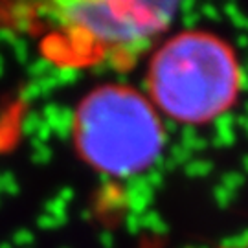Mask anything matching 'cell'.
<instances>
[{
    "mask_svg": "<svg viewBox=\"0 0 248 248\" xmlns=\"http://www.w3.org/2000/svg\"><path fill=\"white\" fill-rule=\"evenodd\" d=\"M177 6L166 2H46L0 8L2 24L30 31L57 66H133L156 43Z\"/></svg>",
    "mask_w": 248,
    "mask_h": 248,
    "instance_id": "cell-1",
    "label": "cell"
},
{
    "mask_svg": "<svg viewBox=\"0 0 248 248\" xmlns=\"http://www.w3.org/2000/svg\"><path fill=\"white\" fill-rule=\"evenodd\" d=\"M243 90L235 48L219 33L184 28L155 46L143 92L164 120L208 125L230 112Z\"/></svg>",
    "mask_w": 248,
    "mask_h": 248,
    "instance_id": "cell-2",
    "label": "cell"
},
{
    "mask_svg": "<svg viewBox=\"0 0 248 248\" xmlns=\"http://www.w3.org/2000/svg\"><path fill=\"white\" fill-rule=\"evenodd\" d=\"M72 145L90 169L133 178L158 164L166 149V120L143 90L103 83L87 92L72 114Z\"/></svg>",
    "mask_w": 248,
    "mask_h": 248,
    "instance_id": "cell-3",
    "label": "cell"
}]
</instances>
